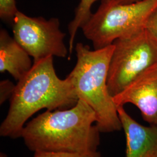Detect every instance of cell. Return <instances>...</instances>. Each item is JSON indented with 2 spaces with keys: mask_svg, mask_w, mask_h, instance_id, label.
<instances>
[{
  "mask_svg": "<svg viewBox=\"0 0 157 157\" xmlns=\"http://www.w3.org/2000/svg\"><path fill=\"white\" fill-rule=\"evenodd\" d=\"M14 84L10 80H3L0 83V102L3 104L9 98H11L12 95L15 89Z\"/></svg>",
  "mask_w": 157,
  "mask_h": 157,
  "instance_id": "cell-13",
  "label": "cell"
},
{
  "mask_svg": "<svg viewBox=\"0 0 157 157\" xmlns=\"http://www.w3.org/2000/svg\"><path fill=\"white\" fill-rule=\"evenodd\" d=\"M114 45L91 50L78 43L75 48L77 61L67 77L73 84L78 99L85 101L95 112L96 125L102 133L122 129L118 107L110 94L107 80Z\"/></svg>",
  "mask_w": 157,
  "mask_h": 157,
  "instance_id": "cell-3",
  "label": "cell"
},
{
  "mask_svg": "<svg viewBox=\"0 0 157 157\" xmlns=\"http://www.w3.org/2000/svg\"><path fill=\"white\" fill-rule=\"evenodd\" d=\"M33 64L28 53L5 29L0 31V72L10 73L18 82Z\"/></svg>",
  "mask_w": 157,
  "mask_h": 157,
  "instance_id": "cell-9",
  "label": "cell"
},
{
  "mask_svg": "<svg viewBox=\"0 0 157 157\" xmlns=\"http://www.w3.org/2000/svg\"><path fill=\"white\" fill-rule=\"evenodd\" d=\"M118 112L126 137V157H157V126L141 124L124 106L118 107Z\"/></svg>",
  "mask_w": 157,
  "mask_h": 157,
  "instance_id": "cell-8",
  "label": "cell"
},
{
  "mask_svg": "<svg viewBox=\"0 0 157 157\" xmlns=\"http://www.w3.org/2000/svg\"><path fill=\"white\" fill-rule=\"evenodd\" d=\"M107 84L110 94H118L147 70L157 64V40L146 29L116 40Z\"/></svg>",
  "mask_w": 157,
  "mask_h": 157,
  "instance_id": "cell-5",
  "label": "cell"
},
{
  "mask_svg": "<svg viewBox=\"0 0 157 157\" xmlns=\"http://www.w3.org/2000/svg\"><path fill=\"white\" fill-rule=\"evenodd\" d=\"M117 107L130 103L140 111L144 121L157 126V64L136 78L113 97Z\"/></svg>",
  "mask_w": 157,
  "mask_h": 157,
  "instance_id": "cell-7",
  "label": "cell"
},
{
  "mask_svg": "<svg viewBox=\"0 0 157 157\" xmlns=\"http://www.w3.org/2000/svg\"><path fill=\"white\" fill-rule=\"evenodd\" d=\"M78 97L71 80L56 75L53 56L34 62L31 69L15 86L7 115L0 127V135L21 137L25 124L42 109H65L75 105Z\"/></svg>",
  "mask_w": 157,
  "mask_h": 157,
  "instance_id": "cell-2",
  "label": "cell"
},
{
  "mask_svg": "<svg viewBox=\"0 0 157 157\" xmlns=\"http://www.w3.org/2000/svg\"><path fill=\"white\" fill-rule=\"evenodd\" d=\"M0 157H8L6 154H4V152H1L0 153Z\"/></svg>",
  "mask_w": 157,
  "mask_h": 157,
  "instance_id": "cell-16",
  "label": "cell"
},
{
  "mask_svg": "<svg viewBox=\"0 0 157 157\" xmlns=\"http://www.w3.org/2000/svg\"><path fill=\"white\" fill-rule=\"evenodd\" d=\"M12 26L14 39L33 58L34 62L47 56L65 58L69 54L64 43L65 34L60 29L58 18L30 17L18 11Z\"/></svg>",
  "mask_w": 157,
  "mask_h": 157,
  "instance_id": "cell-6",
  "label": "cell"
},
{
  "mask_svg": "<svg viewBox=\"0 0 157 157\" xmlns=\"http://www.w3.org/2000/svg\"><path fill=\"white\" fill-rule=\"evenodd\" d=\"M113 2L118 3V4H129V3H133L140 0H112Z\"/></svg>",
  "mask_w": 157,
  "mask_h": 157,
  "instance_id": "cell-15",
  "label": "cell"
},
{
  "mask_svg": "<svg viewBox=\"0 0 157 157\" xmlns=\"http://www.w3.org/2000/svg\"><path fill=\"white\" fill-rule=\"evenodd\" d=\"M94 110L78 99L68 109L47 110L23 128L21 137L33 152L84 154L97 151L100 131Z\"/></svg>",
  "mask_w": 157,
  "mask_h": 157,
  "instance_id": "cell-1",
  "label": "cell"
},
{
  "mask_svg": "<svg viewBox=\"0 0 157 157\" xmlns=\"http://www.w3.org/2000/svg\"><path fill=\"white\" fill-rule=\"evenodd\" d=\"M157 8V0H140L118 4L104 0L81 28L84 36L92 41L94 50L111 45L145 29L146 22Z\"/></svg>",
  "mask_w": 157,
  "mask_h": 157,
  "instance_id": "cell-4",
  "label": "cell"
},
{
  "mask_svg": "<svg viewBox=\"0 0 157 157\" xmlns=\"http://www.w3.org/2000/svg\"><path fill=\"white\" fill-rule=\"evenodd\" d=\"M17 11L16 0H0V17L4 21L12 23Z\"/></svg>",
  "mask_w": 157,
  "mask_h": 157,
  "instance_id": "cell-11",
  "label": "cell"
},
{
  "mask_svg": "<svg viewBox=\"0 0 157 157\" xmlns=\"http://www.w3.org/2000/svg\"><path fill=\"white\" fill-rule=\"evenodd\" d=\"M98 0H80L75 10V15L73 20L69 24L68 30L70 35L69 44V55L72 53L74 41L78 29L81 28L85 23L87 22L92 15L91 9L93 4ZM104 1V0H101Z\"/></svg>",
  "mask_w": 157,
  "mask_h": 157,
  "instance_id": "cell-10",
  "label": "cell"
},
{
  "mask_svg": "<svg viewBox=\"0 0 157 157\" xmlns=\"http://www.w3.org/2000/svg\"><path fill=\"white\" fill-rule=\"evenodd\" d=\"M145 29L157 40V8L148 17Z\"/></svg>",
  "mask_w": 157,
  "mask_h": 157,
  "instance_id": "cell-14",
  "label": "cell"
},
{
  "mask_svg": "<svg viewBox=\"0 0 157 157\" xmlns=\"http://www.w3.org/2000/svg\"><path fill=\"white\" fill-rule=\"evenodd\" d=\"M34 157H102L99 152L96 151L79 154L54 152H34Z\"/></svg>",
  "mask_w": 157,
  "mask_h": 157,
  "instance_id": "cell-12",
  "label": "cell"
}]
</instances>
